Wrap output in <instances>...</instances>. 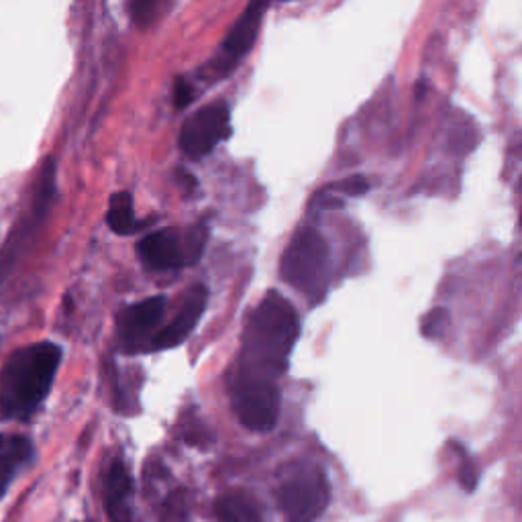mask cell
<instances>
[{
	"label": "cell",
	"instance_id": "6da1fadb",
	"mask_svg": "<svg viewBox=\"0 0 522 522\" xmlns=\"http://www.w3.org/2000/svg\"><path fill=\"white\" fill-rule=\"evenodd\" d=\"M300 333L296 308L278 292H270L251 312L241 339L237 372L278 380Z\"/></svg>",
	"mask_w": 522,
	"mask_h": 522
},
{
	"label": "cell",
	"instance_id": "7a4b0ae2",
	"mask_svg": "<svg viewBox=\"0 0 522 522\" xmlns=\"http://www.w3.org/2000/svg\"><path fill=\"white\" fill-rule=\"evenodd\" d=\"M62 349L35 343L17 351L0 374V410L9 419H27L54 384Z\"/></svg>",
	"mask_w": 522,
	"mask_h": 522
},
{
	"label": "cell",
	"instance_id": "3957f363",
	"mask_svg": "<svg viewBox=\"0 0 522 522\" xmlns=\"http://www.w3.org/2000/svg\"><path fill=\"white\" fill-rule=\"evenodd\" d=\"M280 274L288 286L302 292L308 300L319 302L327 292L331 274L327 239L317 229L302 227L282 255Z\"/></svg>",
	"mask_w": 522,
	"mask_h": 522
},
{
	"label": "cell",
	"instance_id": "277c9868",
	"mask_svg": "<svg viewBox=\"0 0 522 522\" xmlns=\"http://www.w3.org/2000/svg\"><path fill=\"white\" fill-rule=\"evenodd\" d=\"M229 390L233 410L245 429L253 433H268L276 427L282 404L278 380L235 372Z\"/></svg>",
	"mask_w": 522,
	"mask_h": 522
},
{
	"label": "cell",
	"instance_id": "5b68a950",
	"mask_svg": "<svg viewBox=\"0 0 522 522\" xmlns=\"http://www.w3.org/2000/svg\"><path fill=\"white\" fill-rule=\"evenodd\" d=\"M208 231L204 225L180 229H164L145 235L137 243V255L143 266L153 272H168L198 264L202 257Z\"/></svg>",
	"mask_w": 522,
	"mask_h": 522
},
{
	"label": "cell",
	"instance_id": "8992f818",
	"mask_svg": "<svg viewBox=\"0 0 522 522\" xmlns=\"http://www.w3.org/2000/svg\"><path fill=\"white\" fill-rule=\"evenodd\" d=\"M329 480L323 469L304 467L290 476L280 492V506L288 522H315L329 506Z\"/></svg>",
	"mask_w": 522,
	"mask_h": 522
},
{
	"label": "cell",
	"instance_id": "52a82bcc",
	"mask_svg": "<svg viewBox=\"0 0 522 522\" xmlns=\"http://www.w3.org/2000/svg\"><path fill=\"white\" fill-rule=\"evenodd\" d=\"M231 135V115L227 102L206 104L186 119L180 131V149L190 160L206 158L221 141Z\"/></svg>",
	"mask_w": 522,
	"mask_h": 522
},
{
	"label": "cell",
	"instance_id": "ba28073f",
	"mask_svg": "<svg viewBox=\"0 0 522 522\" xmlns=\"http://www.w3.org/2000/svg\"><path fill=\"white\" fill-rule=\"evenodd\" d=\"M268 9H270V3H259V0H253V3L247 5L243 15L237 19V23L227 33L219 56L206 68L208 72H211L213 78L229 76L237 68V64L249 54Z\"/></svg>",
	"mask_w": 522,
	"mask_h": 522
},
{
	"label": "cell",
	"instance_id": "9c48e42d",
	"mask_svg": "<svg viewBox=\"0 0 522 522\" xmlns=\"http://www.w3.org/2000/svg\"><path fill=\"white\" fill-rule=\"evenodd\" d=\"M164 312H166L164 296H153L127 306L119 317V339L123 351L127 353L149 351V345L155 337V327L162 323Z\"/></svg>",
	"mask_w": 522,
	"mask_h": 522
},
{
	"label": "cell",
	"instance_id": "30bf717a",
	"mask_svg": "<svg viewBox=\"0 0 522 522\" xmlns=\"http://www.w3.org/2000/svg\"><path fill=\"white\" fill-rule=\"evenodd\" d=\"M206 302H208V288L202 284L192 286L182 300L178 315L168 323L166 329L155 333L149 351H162V349H172L182 345L188 339V335L194 331L196 323L200 321Z\"/></svg>",
	"mask_w": 522,
	"mask_h": 522
},
{
	"label": "cell",
	"instance_id": "8fae6325",
	"mask_svg": "<svg viewBox=\"0 0 522 522\" xmlns=\"http://www.w3.org/2000/svg\"><path fill=\"white\" fill-rule=\"evenodd\" d=\"M131 478L123 461H115L107 476V512L111 522H131Z\"/></svg>",
	"mask_w": 522,
	"mask_h": 522
},
{
	"label": "cell",
	"instance_id": "7c38bea8",
	"mask_svg": "<svg viewBox=\"0 0 522 522\" xmlns=\"http://www.w3.org/2000/svg\"><path fill=\"white\" fill-rule=\"evenodd\" d=\"M219 522H259V506L245 492H229L215 506Z\"/></svg>",
	"mask_w": 522,
	"mask_h": 522
},
{
	"label": "cell",
	"instance_id": "4fadbf2b",
	"mask_svg": "<svg viewBox=\"0 0 522 522\" xmlns=\"http://www.w3.org/2000/svg\"><path fill=\"white\" fill-rule=\"evenodd\" d=\"M107 223L111 231L117 235H131L137 231L139 223L135 219V206H133V196L129 192H117L111 198L109 213H107Z\"/></svg>",
	"mask_w": 522,
	"mask_h": 522
},
{
	"label": "cell",
	"instance_id": "5bb4252c",
	"mask_svg": "<svg viewBox=\"0 0 522 522\" xmlns=\"http://www.w3.org/2000/svg\"><path fill=\"white\" fill-rule=\"evenodd\" d=\"M29 451V443L25 439H17L9 445L5 453H0V498L7 492L17 465L29 457Z\"/></svg>",
	"mask_w": 522,
	"mask_h": 522
},
{
	"label": "cell",
	"instance_id": "9a60e30c",
	"mask_svg": "<svg viewBox=\"0 0 522 522\" xmlns=\"http://www.w3.org/2000/svg\"><path fill=\"white\" fill-rule=\"evenodd\" d=\"M449 327V312L445 308H433L421 323V333L427 339H439L447 333Z\"/></svg>",
	"mask_w": 522,
	"mask_h": 522
},
{
	"label": "cell",
	"instance_id": "2e32d148",
	"mask_svg": "<svg viewBox=\"0 0 522 522\" xmlns=\"http://www.w3.org/2000/svg\"><path fill=\"white\" fill-rule=\"evenodd\" d=\"M160 9H164V5L158 3V0H135V3H131L129 7L131 17L139 27H149L155 19H158Z\"/></svg>",
	"mask_w": 522,
	"mask_h": 522
},
{
	"label": "cell",
	"instance_id": "e0dca14e",
	"mask_svg": "<svg viewBox=\"0 0 522 522\" xmlns=\"http://www.w3.org/2000/svg\"><path fill=\"white\" fill-rule=\"evenodd\" d=\"M368 190H370V184L363 176H351L343 182L329 186V192H343V194H349V196H363Z\"/></svg>",
	"mask_w": 522,
	"mask_h": 522
},
{
	"label": "cell",
	"instance_id": "ac0fdd59",
	"mask_svg": "<svg viewBox=\"0 0 522 522\" xmlns=\"http://www.w3.org/2000/svg\"><path fill=\"white\" fill-rule=\"evenodd\" d=\"M461 453H463V451H461ZM459 480H461V486H463L467 492H474L476 486H478V472H476V465H474V461L469 459L465 453H463L461 467H459Z\"/></svg>",
	"mask_w": 522,
	"mask_h": 522
},
{
	"label": "cell",
	"instance_id": "d6986e66",
	"mask_svg": "<svg viewBox=\"0 0 522 522\" xmlns=\"http://www.w3.org/2000/svg\"><path fill=\"white\" fill-rule=\"evenodd\" d=\"M192 96H194L192 86L184 78H178L176 84H174V104H176V109H186L188 104L192 102Z\"/></svg>",
	"mask_w": 522,
	"mask_h": 522
}]
</instances>
